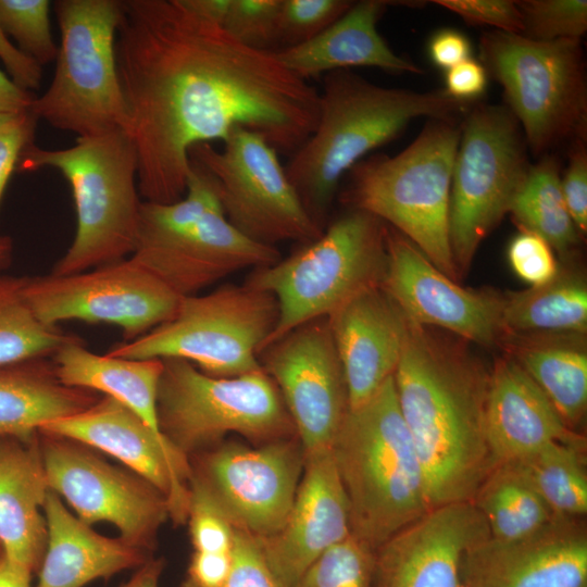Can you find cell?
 <instances>
[{
	"instance_id": "1",
	"label": "cell",
	"mask_w": 587,
	"mask_h": 587,
	"mask_svg": "<svg viewBox=\"0 0 587 587\" xmlns=\"http://www.w3.org/2000/svg\"><path fill=\"white\" fill-rule=\"evenodd\" d=\"M115 58L145 201L183 198L195 145L242 127L295 152L317 122L308 80L180 0H123Z\"/></svg>"
},
{
	"instance_id": "2",
	"label": "cell",
	"mask_w": 587,
	"mask_h": 587,
	"mask_svg": "<svg viewBox=\"0 0 587 587\" xmlns=\"http://www.w3.org/2000/svg\"><path fill=\"white\" fill-rule=\"evenodd\" d=\"M404 319L394 382L430 508L472 502L497 466L485 430L490 371L460 342Z\"/></svg>"
},
{
	"instance_id": "3",
	"label": "cell",
	"mask_w": 587,
	"mask_h": 587,
	"mask_svg": "<svg viewBox=\"0 0 587 587\" xmlns=\"http://www.w3.org/2000/svg\"><path fill=\"white\" fill-rule=\"evenodd\" d=\"M470 109L471 103L444 89L383 87L350 70L326 73L316 125L292 153L286 173L304 209L324 230L342 178L367 153L419 117L458 120Z\"/></svg>"
},
{
	"instance_id": "4",
	"label": "cell",
	"mask_w": 587,
	"mask_h": 587,
	"mask_svg": "<svg viewBox=\"0 0 587 587\" xmlns=\"http://www.w3.org/2000/svg\"><path fill=\"white\" fill-rule=\"evenodd\" d=\"M330 450L349 502L351 534L374 551L432 509L394 376L349 409Z\"/></svg>"
},
{
	"instance_id": "5",
	"label": "cell",
	"mask_w": 587,
	"mask_h": 587,
	"mask_svg": "<svg viewBox=\"0 0 587 587\" xmlns=\"http://www.w3.org/2000/svg\"><path fill=\"white\" fill-rule=\"evenodd\" d=\"M460 136L458 120L430 118L399 153H376L358 162L340 193L349 209L382 220L455 282L461 278L450 247L449 204Z\"/></svg>"
},
{
	"instance_id": "6",
	"label": "cell",
	"mask_w": 587,
	"mask_h": 587,
	"mask_svg": "<svg viewBox=\"0 0 587 587\" xmlns=\"http://www.w3.org/2000/svg\"><path fill=\"white\" fill-rule=\"evenodd\" d=\"M52 167L68 182L77 228L66 252L51 273L68 275L130 257L138 243L141 203L137 153L130 136L114 130L77 137L66 149L34 143L21 154L16 171Z\"/></svg>"
},
{
	"instance_id": "7",
	"label": "cell",
	"mask_w": 587,
	"mask_h": 587,
	"mask_svg": "<svg viewBox=\"0 0 587 587\" xmlns=\"http://www.w3.org/2000/svg\"><path fill=\"white\" fill-rule=\"evenodd\" d=\"M386 235L382 220L349 209L289 257L254 268L243 284L272 294L278 304L276 326L262 350L295 327L328 317L359 294L380 287Z\"/></svg>"
},
{
	"instance_id": "8",
	"label": "cell",
	"mask_w": 587,
	"mask_h": 587,
	"mask_svg": "<svg viewBox=\"0 0 587 587\" xmlns=\"http://www.w3.org/2000/svg\"><path fill=\"white\" fill-rule=\"evenodd\" d=\"M479 58L487 74L501 86L505 108L535 155L562 143L586 142L587 76L582 39L537 41L490 30L480 37Z\"/></svg>"
},
{
	"instance_id": "9",
	"label": "cell",
	"mask_w": 587,
	"mask_h": 587,
	"mask_svg": "<svg viewBox=\"0 0 587 587\" xmlns=\"http://www.w3.org/2000/svg\"><path fill=\"white\" fill-rule=\"evenodd\" d=\"M53 9L61 33L57 66L30 109L38 120L77 137L126 132L115 58L123 0H58Z\"/></svg>"
},
{
	"instance_id": "10",
	"label": "cell",
	"mask_w": 587,
	"mask_h": 587,
	"mask_svg": "<svg viewBox=\"0 0 587 587\" xmlns=\"http://www.w3.org/2000/svg\"><path fill=\"white\" fill-rule=\"evenodd\" d=\"M278 320L266 291L225 284L205 295L182 297L175 314L132 341L107 352L129 359H182L214 377L261 370L259 353Z\"/></svg>"
},
{
	"instance_id": "11",
	"label": "cell",
	"mask_w": 587,
	"mask_h": 587,
	"mask_svg": "<svg viewBox=\"0 0 587 587\" xmlns=\"http://www.w3.org/2000/svg\"><path fill=\"white\" fill-rule=\"evenodd\" d=\"M157 411L161 433L183 454L236 433L260 445L297 436L272 378L261 369L210 376L182 359H162Z\"/></svg>"
},
{
	"instance_id": "12",
	"label": "cell",
	"mask_w": 587,
	"mask_h": 587,
	"mask_svg": "<svg viewBox=\"0 0 587 587\" xmlns=\"http://www.w3.org/2000/svg\"><path fill=\"white\" fill-rule=\"evenodd\" d=\"M530 165L521 127L505 107H471L461 124L450 186V247L460 278L509 213Z\"/></svg>"
},
{
	"instance_id": "13",
	"label": "cell",
	"mask_w": 587,
	"mask_h": 587,
	"mask_svg": "<svg viewBox=\"0 0 587 587\" xmlns=\"http://www.w3.org/2000/svg\"><path fill=\"white\" fill-rule=\"evenodd\" d=\"M223 142L222 150L209 142L195 145L189 159L215 179L223 212L237 230L274 247L307 243L322 234L265 138L236 127Z\"/></svg>"
},
{
	"instance_id": "14",
	"label": "cell",
	"mask_w": 587,
	"mask_h": 587,
	"mask_svg": "<svg viewBox=\"0 0 587 587\" xmlns=\"http://www.w3.org/2000/svg\"><path fill=\"white\" fill-rule=\"evenodd\" d=\"M24 296L45 324L111 323L124 341L168 321L182 298L132 257L76 274L27 276Z\"/></svg>"
},
{
	"instance_id": "15",
	"label": "cell",
	"mask_w": 587,
	"mask_h": 587,
	"mask_svg": "<svg viewBox=\"0 0 587 587\" xmlns=\"http://www.w3.org/2000/svg\"><path fill=\"white\" fill-rule=\"evenodd\" d=\"M47 484L88 525H114L126 542L149 551L170 517L166 498L132 471L100 458L91 448L39 432Z\"/></svg>"
},
{
	"instance_id": "16",
	"label": "cell",
	"mask_w": 587,
	"mask_h": 587,
	"mask_svg": "<svg viewBox=\"0 0 587 587\" xmlns=\"http://www.w3.org/2000/svg\"><path fill=\"white\" fill-rule=\"evenodd\" d=\"M304 455L330 449L349 412V394L327 317L303 323L259 353Z\"/></svg>"
},
{
	"instance_id": "17",
	"label": "cell",
	"mask_w": 587,
	"mask_h": 587,
	"mask_svg": "<svg viewBox=\"0 0 587 587\" xmlns=\"http://www.w3.org/2000/svg\"><path fill=\"white\" fill-rule=\"evenodd\" d=\"M304 452L297 436L259 447L227 441L203 454L196 476L233 526L259 539L284 525L297 494Z\"/></svg>"
},
{
	"instance_id": "18",
	"label": "cell",
	"mask_w": 587,
	"mask_h": 587,
	"mask_svg": "<svg viewBox=\"0 0 587 587\" xmlns=\"http://www.w3.org/2000/svg\"><path fill=\"white\" fill-rule=\"evenodd\" d=\"M386 241L380 288L404 317L486 347L502 341V295L463 288L388 225Z\"/></svg>"
},
{
	"instance_id": "19",
	"label": "cell",
	"mask_w": 587,
	"mask_h": 587,
	"mask_svg": "<svg viewBox=\"0 0 587 587\" xmlns=\"http://www.w3.org/2000/svg\"><path fill=\"white\" fill-rule=\"evenodd\" d=\"M39 432L115 458L166 498L175 524L186 523L192 473L188 457L122 402L104 396L77 414L46 424Z\"/></svg>"
},
{
	"instance_id": "20",
	"label": "cell",
	"mask_w": 587,
	"mask_h": 587,
	"mask_svg": "<svg viewBox=\"0 0 587 587\" xmlns=\"http://www.w3.org/2000/svg\"><path fill=\"white\" fill-rule=\"evenodd\" d=\"M489 536L470 501L432 508L374 551L372 587H461L466 552Z\"/></svg>"
},
{
	"instance_id": "21",
	"label": "cell",
	"mask_w": 587,
	"mask_h": 587,
	"mask_svg": "<svg viewBox=\"0 0 587 587\" xmlns=\"http://www.w3.org/2000/svg\"><path fill=\"white\" fill-rule=\"evenodd\" d=\"M461 587H587L583 520L555 515L521 538H485L464 557Z\"/></svg>"
},
{
	"instance_id": "22",
	"label": "cell",
	"mask_w": 587,
	"mask_h": 587,
	"mask_svg": "<svg viewBox=\"0 0 587 587\" xmlns=\"http://www.w3.org/2000/svg\"><path fill=\"white\" fill-rule=\"evenodd\" d=\"M130 257L179 297L197 295L237 271L282 259L276 247L253 241L237 230L222 208L185 229L139 236Z\"/></svg>"
},
{
	"instance_id": "23",
	"label": "cell",
	"mask_w": 587,
	"mask_h": 587,
	"mask_svg": "<svg viewBox=\"0 0 587 587\" xmlns=\"http://www.w3.org/2000/svg\"><path fill=\"white\" fill-rule=\"evenodd\" d=\"M351 535L349 502L330 449L304 455L290 512L282 528L259 539L286 587H297L308 567Z\"/></svg>"
},
{
	"instance_id": "24",
	"label": "cell",
	"mask_w": 587,
	"mask_h": 587,
	"mask_svg": "<svg viewBox=\"0 0 587 587\" xmlns=\"http://www.w3.org/2000/svg\"><path fill=\"white\" fill-rule=\"evenodd\" d=\"M327 319L354 409L394 376L405 319L380 287L359 294Z\"/></svg>"
},
{
	"instance_id": "25",
	"label": "cell",
	"mask_w": 587,
	"mask_h": 587,
	"mask_svg": "<svg viewBox=\"0 0 587 587\" xmlns=\"http://www.w3.org/2000/svg\"><path fill=\"white\" fill-rule=\"evenodd\" d=\"M485 430L496 465L524 458L554 441L582 438L511 355L498 359L490 370Z\"/></svg>"
},
{
	"instance_id": "26",
	"label": "cell",
	"mask_w": 587,
	"mask_h": 587,
	"mask_svg": "<svg viewBox=\"0 0 587 587\" xmlns=\"http://www.w3.org/2000/svg\"><path fill=\"white\" fill-rule=\"evenodd\" d=\"M43 515L46 550L37 570L36 587H84L98 578H110L124 570L138 569L149 551L120 538L95 532L72 514L62 499L48 490Z\"/></svg>"
},
{
	"instance_id": "27",
	"label": "cell",
	"mask_w": 587,
	"mask_h": 587,
	"mask_svg": "<svg viewBox=\"0 0 587 587\" xmlns=\"http://www.w3.org/2000/svg\"><path fill=\"white\" fill-rule=\"evenodd\" d=\"M48 490L39 433L29 439L0 438V549L33 573L46 550Z\"/></svg>"
},
{
	"instance_id": "28",
	"label": "cell",
	"mask_w": 587,
	"mask_h": 587,
	"mask_svg": "<svg viewBox=\"0 0 587 587\" xmlns=\"http://www.w3.org/2000/svg\"><path fill=\"white\" fill-rule=\"evenodd\" d=\"M388 5L389 1L382 0L353 2L316 37L274 51L275 55L289 72L304 80L350 67L420 74L419 65L397 54L377 29V22Z\"/></svg>"
},
{
	"instance_id": "29",
	"label": "cell",
	"mask_w": 587,
	"mask_h": 587,
	"mask_svg": "<svg viewBox=\"0 0 587 587\" xmlns=\"http://www.w3.org/2000/svg\"><path fill=\"white\" fill-rule=\"evenodd\" d=\"M99 398L61 383L51 357L1 364L0 438H33L46 424L77 414Z\"/></svg>"
},
{
	"instance_id": "30",
	"label": "cell",
	"mask_w": 587,
	"mask_h": 587,
	"mask_svg": "<svg viewBox=\"0 0 587 587\" xmlns=\"http://www.w3.org/2000/svg\"><path fill=\"white\" fill-rule=\"evenodd\" d=\"M61 383L111 397L133 410L157 435L158 388L163 371L162 359H129L97 354L82 338L74 336L52 355ZM166 438V437H165Z\"/></svg>"
},
{
	"instance_id": "31",
	"label": "cell",
	"mask_w": 587,
	"mask_h": 587,
	"mask_svg": "<svg viewBox=\"0 0 587 587\" xmlns=\"http://www.w3.org/2000/svg\"><path fill=\"white\" fill-rule=\"evenodd\" d=\"M502 341L574 430L587 407V353L583 336H505Z\"/></svg>"
},
{
	"instance_id": "32",
	"label": "cell",
	"mask_w": 587,
	"mask_h": 587,
	"mask_svg": "<svg viewBox=\"0 0 587 587\" xmlns=\"http://www.w3.org/2000/svg\"><path fill=\"white\" fill-rule=\"evenodd\" d=\"M501 323L504 337L584 336L587 286L583 276L560 267L558 275L545 285L502 295Z\"/></svg>"
},
{
	"instance_id": "33",
	"label": "cell",
	"mask_w": 587,
	"mask_h": 587,
	"mask_svg": "<svg viewBox=\"0 0 587 587\" xmlns=\"http://www.w3.org/2000/svg\"><path fill=\"white\" fill-rule=\"evenodd\" d=\"M585 442H551L509 465L544 500L554 515L583 519L587 513Z\"/></svg>"
},
{
	"instance_id": "34",
	"label": "cell",
	"mask_w": 587,
	"mask_h": 587,
	"mask_svg": "<svg viewBox=\"0 0 587 587\" xmlns=\"http://www.w3.org/2000/svg\"><path fill=\"white\" fill-rule=\"evenodd\" d=\"M509 213L521 229L532 232L565 257L577 246L578 233L564 201L558 161L549 154L532 164Z\"/></svg>"
},
{
	"instance_id": "35",
	"label": "cell",
	"mask_w": 587,
	"mask_h": 587,
	"mask_svg": "<svg viewBox=\"0 0 587 587\" xmlns=\"http://www.w3.org/2000/svg\"><path fill=\"white\" fill-rule=\"evenodd\" d=\"M472 503L484 516L490 537L500 540L529 535L555 516L537 492L507 464H498L491 471Z\"/></svg>"
},
{
	"instance_id": "36",
	"label": "cell",
	"mask_w": 587,
	"mask_h": 587,
	"mask_svg": "<svg viewBox=\"0 0 587 587\" xmlns=\"http://www.w3.org/2000/svg\"><path fill=\"white\" fill-rule=\"evenodd\" d=\"M26 278L0 275V365L51 357L75 336L36 316L24 296Z\"/></svg>"
},
{
	"instance_id": "37",
	"label": "cell",
	"mask_w": 587,
	"mask_h": 587,
	"mask_svg": "<svg viewBox=\"0 0 587 587\" xmlns=\"http://www.w3.org/2000/svg\"><path fill=\"white\" fill-rule=\"evenodd\" d=\"M222 208L215 179L190 160L185 196L173 203L143 201L140 209L139 236L163 235L185 229L208 212Z\"/></svg>"
},
{
	"instance_id": "38",
	"label": "cell",
	"mask_w": 587,
	"mask_h": 587,
	"mask_svg": "<svg viewBox=\"0 0 587 587\" xmlns=\"http://www.w3.org/2000/svg\"><path fill=\"white\" fill-rule=\"evenodd\" d=\"M374 550L352 534L320 555L297 587H372Z\"/></svg>"
},
{
	"instance_id": "39",
	"label": "cell",
	"mask_w": 587,
	"mask_h": 587,
	"mask_svg": "<svg viewBox=\"0 0 587 587\" xmlns=\"http://www.w3.org/2000/svg\"><path fill=\"white\" fill-rule=\"evenodd\" d=\"M50 1L0 0V25L17 48L40 66L57 59L49 20Z\"/></svg>"
},
{
	"instance_id": "40",
	"label": "cell",
	"mask_w": 587,
	"mask_h": 587,
	"mask_svg": "<svg viewBox=\"0 0 587 587\" xmlns=\"http://www.w3.org/2000/svg\"><path fill=\"white\" fill-rule=\"evenodd\" d=\"M515 3L522 15V36L529 39H583L587 32L586 0H519Z\"/></svg>"
},
{
	"instance_id": "41",
	"label": "cell",
	"mask_w": 587,
	"mask_h": 587,
	"mask_svg": "<svg viewBox=\"0 0 587 587\" xmlns=\"http://www.w3.org/2000/svg\"><path fill=\"white\" fill-rule=\"evenodd\" d=\"M348 0H280L276 42L284 48L316 37L352 5Z\"/></svg>"
},
{
	"instance_id": "42",
	"label": "cell",
	"mask_w": 587,
	"mask_h": 587,
	"mask_svg": "<svg viewBox=\"0 0 587 587\" xmlns=\"http://www.w3.org/2000/svg\"><path fill=\"white\" fill-rule=\"evenodd\" d=\"M187 520L195 551L229 552L235 527L205 486L191 474Z\"/></svg>"
},
{
	"instance_id": "43",
	"label": "cell",
	"mask_w": 587,
	"mask_h": 587,
	"mask_svg": "<svg viewBox=\"0 0 587 587\" xmlns=\"http://www.w3.org/2000/svg\"><path fill=\"white\" fill-rule=\"evenodd\" d=\"M279 8L280 0H232L222 27L248 47L271 51Z\"/></svg>"
},
{
	"instance_id": "44",
	"label": "cell",
	"mask_w": 587,
	"mask_h": 587,
	"mask_svg": "<svg viewBox=\"0 0 587 587\" xmlns=\"http://www.w3.org/2000/svg\"><path fill=\"white\" fill-rule=\"evenodd\" d=\"M180 587H189L182 584ZM220 587H286L270 566L257 537L235 528L230 571Z\"/></svg>"
},
{
	"instance_id": "45",
	"label": "cell",
	"mask_w": 587,
	"mask_h": 587,
	"mask_svg": "<svg viewBox=\"0 0 587 587\" xmlns=\"http://www.w3.org/2000/svg\"><path fill=\"white\" fill-rule=\"evenodd\" d=\"M508 261L514 274L530 287L551 282L560 266L553 249L538 235L522 229L510 242Z\"/></svg>"
},
{
	"instance_id": "46",
	"label": "cell",
	"mask_w": 587,
	"mask_h": 587,
	"mask_svg": "<svg viewBox=\"0 0 587 587\" xmlns=\"http://www.w3.org/2000/svg\"><path fill=\"white\" fill-rule=\"evenodd\" d=\"M470 25L489 26L492 30L522 35L521 12L512 0H435Z\"/></svg>"
},
{
	"instance_id": "47",
	"label": "cell",
	"mask_w": 587,
	"mask_h": 587,
	"mask_svg": "<svg viewBox=\"0 0 587 587\" xmlns=\"http://www.w3.org/2000/svg\"><path fill=\"white\" fill-rule=\"evenodd\" d=\"M38 121L30 108L0 113V204L22 152L34 143Z\"/></svg>"
},
{
	"instance_id": "48",
	"label": "cell",
	"mask_w": 587,
	"mask_h": 587,
	"mask_svg": "<svg viewBox=\"0 0 587 587\" xmlns=\"http://www.w3.org/2000/svg\"><path fill=\"white\" fill-rule=\"evenodd\" d=\"M561 189L567 211L580 236L587 232V151L585 142L571 147Z\"/></svg>"
},
{
	"instance_id": "49",
	"label": "cell",
	"mask_w": 587,
	"mask_h": 587,
	"mask_svg": "<svg viewBox=\"0 0 587 587\" xmlns=\"http://www.w3.org/2000/svg\"><path fill=\"white\" fill-rule=\"evenodd\" d=\"M445 85L450 97L471 103L485 92L488 74L479 61L470 58L446 71Z\"/></svg>"
},
{
	"instance_id": "50",
	"label": "cell",
	"mask_w": 587,
	"mask_h": 587,
	"mask_svg": "<svg viewBox=\"0 0 587 587\" xmlns=\"http://www.w3.org/2000/svg\"><path fill=\"white\" fill-rule=\"evenodd\" d=\"M232 566L229 552L193 551L183 584L189 587H220L226 579Z\"/></svg>"
},
{
	"instance_id": "51",
	"label": "cell",
	"mask_w": 587,
	"mask_h": 587,
	"mask_svg": "<svg viewBox=\"0 0 587 587\" xmlns=\"http://www.w3.org/2000/svg\"><path fill=\"white\" fill-rule=\"evenodd\" d=\"M0 60L9 73L11 80L16 86L27 91L39 88L42 77L41 66L8 39L1 25Z\"/></svg>"
},
{
	"instance_id": "52",
	"label": "cell",
	"mask_w": 587,
	"mask_h": 587,
	"mask_svg": "<svg viewBox=\"0 0 587 587\" xmlns=\"http://www.w3.org/2000/svg\"><path fill=\"white\" fill-rule=\"evenodd\" d=\"M469 38L461 32L444 28L436 32L428 42V55L438 67L447 71L471 58Z\"/></svg>"
},
{
	"instance_id": "53",
	"label": "cell",
	"mask_w": 587,
	"mask_h": 587,
	"mask_svg": "<svg viewBox=\"0 0 587 587\" xmlns=\"http://www.w3.org/2000/svg\"><path fill=\"white\" fill-rule=\"evenodd\" d=\"M35 99L32 91L20 88L0 71V113L29 109Z\"/></svg>"
},
{
	"instance_id": "54",
	"label": "cell",
	"mask_w": 587,
	"mask_h": 587,
	"mask_svg": "<svg viewBox=\"0 0 587 587\" xmlns=\"http://www.w3.org/2000/svg\"><path fill=\"white\" fill-rule=\"evenodd\" d=\"M232 0H180L183 5L193 14L223 25Z\"/></svg>"
},
{
	"instance_id": "55",
	"label": "cell",
	"mask_w": 587,
	"mask_h": 587,
	"mask_svg": "<svg viewBox=\"0 0 587 587\" xmlns=\"http://www.w3.org/2000/svg\"><path fill=\"white\" fill-rule=\"evenodd\" d=\"M33 572L0 552V587H33Z\"/></svg>"
},
{
	"instance_id": "56",
	"label": "cell",
	"mask_w": 587,
	"mask_h": 587,
	"mask_svg": "<svg viewBox=\"0 0 587 587\" xmlns=\"http://www.w3.org/2000/svg\"><path fill=\"white\" fill-rule=\"evenodd\" d=\"M164 569L163 559H149L136 573L120 587H159Z\"/></svg>"
},
{
	"instance_id": "57",
	"label": "cell",
	"mask_w": 587,
	"mask_h": 587,
	"mask_svg": "<svg viewBox=\"0 0 587 587\" xmlns=\"http://www.w3.org/2000/svg\"><path fill=\"white\" fill-rule=\"evenodd\" d=\"M13 259V241L7 236L0 234V270L7 268Z\"/></svg>"
},
{
	"instance_id": "58",
	"label": "cell",
	"mask_w": 587,
	"mask_h": 587,
	"mask_svg": "<svg viewBox=\"0 0 587 587\" xmlns=\"http://www.w3.org/2000/svg\"><path fill=\"white\" fill-rule=\"evenodd\" d=\"M0 552H1V549H0Z\"/></svg>"
}]
</instances>
